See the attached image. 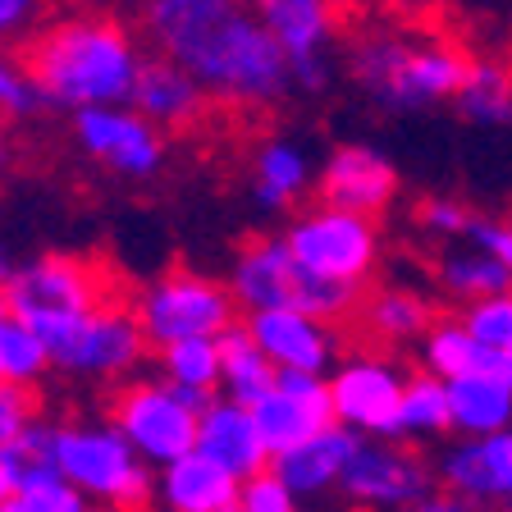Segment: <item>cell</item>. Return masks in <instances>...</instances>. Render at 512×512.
Wrapping results in <instances>:
<instances>
[{
    "label": "cell",
    "instance_id": "cell-1",
    "mask_svg": "<svg viewBox=\"0 0 512 512\" xmlns=\"http://www.w3.org/2000/svg\"><path fill=\"white\" fill-rule=\"evenodd\" d=\"M147 46L206 87L215 106L275 110L293 87L284 46L256 19L252 0H142Z\"/></svg>",
    "mask_w": 512,
    "mask_h": 512
},
{
    "label": "cell",
    "instance_id": "cell-2",
    "mask_svg": "<svg viewBox=\"0 0 512 512\" xmlns=\"http://www.w3.org/2000/svg\"><path fill=\"white\" fill-rule=\"evenodd\" d=\"M23 74L42 92L46 110L83 115V110L128 106L147 64L138 32L115 10H64L19 51Z\"/></svg>",
    "mask_w": 512,
    "mask_h": 512
},
{
    "label": "cell",
    "instance_id": "cell-3",
    "mask_svg": "<svg viewBox=\"0 0 512 512\" xmlns=\"http://www.w3.org/2000/svg\"><path fill=\"white\" fill-rule=\"evenodd\" d=\"M343 69L384 115H421L458 101L471 69V51L421 23L375 19L357 23L343 42Z\"/></svg>",
    "mask_w": 512,
    "mask_h": 512
},
{
    "label": "cell",
    "instance_id": "cell-4",
    "mask_svg": "<svg viewBox=\"0 0 512 512\" xmlns=\"http://www.w3.org/2000/svg\"><path fill=\"white\" fill-rule=\"evenodd\" d=\"M229 288H234L243 316L256 311H302L325 325H339L362 311V288H343L330 279L311 275L298 256L288 252L284 234H256L238 243L234 266H229Z\"/></svg>",
    "mask_w": 512,
    "mask_h": 512
},
{
    "label": "cell",
    "instance_id": "cell-5",
    "mask_svg": "<svg viewBox=\"0 0 512 512\" xmlns=\"http://www.w3.org/2000/svg\"><path fill=\"white\" fill-rule=\"evenodd\" d=\"M5 302H10L14 320H23L28 330L42 334V343H55L64 330H74L78 320L115 307L119 293L115 275L96 256L46 252L14 270Z\"/></svg>",
    "mask_w": 512,
    "mask_h": 512
},
{
    "label": "cell",
    "instance_id": "cell-6",
    "mask_svg": "<svg viewBox=\"0 0 512 512\" xmlns=\"http://www.w3.org/2000/svg\"><path fill=\"white\" fill-rule=\"evenodd\" d=\"M211 403H215L211 394L179 389V384H170L165 375H133V380L110 389L106 421L138 448L142 458L170 467V462L197 453L202 412Z\"/></svg>",
    "mask_w": 512,
    "mask_h": 512
},
{
    "label": "cell",
    "instance_id": "cell-7",
    "mask_svg": "<svg viewBox=\"0 0 512 512\" xmlns=\"http://www.w3.org/2000/svg\"><path fill=\"white\" fill-rule=\"evenodd\" d=\"M128 307H133L142 334L156 352L183 339H220V334L234 330L238 311H243L229 279L202 275V270L188 266H174L165 275L147 279Z\"/></svg>",
    "mask_w": 512,
    "mask_h": 512
},
{
    "label": "cell",
    "instance_id": "cell-8",
    "mask_svg": "<svg viewBox=\"0 0 512 512\" xmlns=\"http://www.w3.org/2000/svg\"><path fill=\"white\" fill-rule=\"evenodd\" d=\"M55 467L87 499H106L115 512H147L151 476L142 467V453L110 421H64L55 430Z\"/></svg>",
    "mask_w": 512,
    "mask_h": 512
},
{
    "label": "cell",
    "instance_id": "cell-9",
    "mask_svg": "<svg viewBox=\"0 0 512 512\" xmlns=\"http://www.w3.org/2000/svg\"><path fill=\"white\" fill-rule=\"evenodd\" d=\"M284 243L311 275L343 288H362V293L371 288L375 270L384 261V238L371 215L334 211V206L320 202L288 220Z\"/></svg>",
    "mask_w": 512,
    "mask_h": 512
},
{
    "label": "cell",
    "instance_id": "cell-10",
    "mask_svg": "<svg viewBox=\"0 0 512 512\" xmlns=\"http://www.w3.org/2000/svg\"><path fill=\"white\" fill-rule=\"evenodd\" d=\"M256 19L284 46L298 92H325L334 83V46L348 28V0H252Z\"/></svg>",
    "mask_w": 512,
    "mask_h": 512
},
{
    "label": "cell",
    "instance_id": "cell-11",
    "mask_svg": "<svg viewBox=\"0 0 512 512\" xmlns=\"http://www.w3.org/2000/svg\"><path fill=\"white\" fill-rule=\"evenodd\" d=\"M407 371L394 352L352 348L330 371V398L339 426L362 439H398V412H403Z\"/></svg>",
    "mask_w": 512,
    "mask_h": 512
},
{
    "label": "cell",
    "instance_id": "cell-12",
    "mask_svg": "<svg viewBox=\"0 0 512 512\" xmlns=\"http://www.w3.org/2000/svg\"><path fill=\"white\" fill-rule=\"evenodd\" d=\"M147 348L151 343L128 302H115V307L78 320L74 330H64L55 343H46L55 371L78 375V380H101V384L133 380Z\"/></svg>",
    "mask_w": 512,
    "mask_h": 512
},
{
    "label": "cell",
    "instance_id": "cell-13",
    "mask_svg": "<svg viewBox=\"0 0 512 512\" xmlns=\"http://www.w3.org/2000/svg\"><path fill=\"white\" fill-rule=\"evenodd\" d=\"M343 490L366 512H384V508L407 512L412 503L435 494L439 480H435V462L416 444H403V439H362L348 471H343Z\"/></svg>",
    "mask_w": 512,
    "mask_h": 512
},
{
    "label": "cell",
    "instance_id": "cell-14",
    "mask_svg": "<svg viewBox=\"0 0 512 512\" xmlns=\"http://www.w3.org/2000/svg\"><path fill=\"white\" fill-rule=\"evenodd\" d=\"M74 147L101 170H115L124 179H151L165 165V133L133 106H106L74 115Z\"/></svg>",
    "mask_w": 512,
    "mask_h": 512
},
{
    "label": "cell",
    "instance_id": "cell-15",
    "mask_svg": "<svg viewBox=\"0 0 512 512\" xmlns=\"http://www.w3.org/2000/svg\"><path fill=\"white\" fill-rule=\"evenodd\" d=\"M252 416H256L261 439H266V448L275 458L339 426L330 380H325V375H298V371H279L270 398H261V403L252 407Z\"/></svg>",
    "mask_w": 512,
    "mask_h": 512
},
{
    "label": "cell",
    "instance_id": "cell-16",
    "mask_svg": "<svg viewBox=\"0 0 512 512\" xmlns=\"http://www.w3.org/2000/svg\"><path fill=\"white\" fill-rule=\"evenodd\" d=\"M316 197L320 206H334V211H352V215H384L398 197V170L394 160L380 156L375 147L362 142H343L325 156L316 179Z\"/></svg>",
    "mask_w": 512,
    "mask_h": 512
},
{
    "label": "cell",
    "instance_id": "cell-17",
    "mask_svg": "<svg viewBox=\"0 0 512 512\" xmlns=\"http://www.w3.org/2000/svg\"><path fill=\"white\" fill-rule=\"evenodd\" d=\"M243 325L275 371L325 375L330 366H339V330L316 316H302V311H256V316H243Z\"/></svg>",
    "mask_w": 512,
    "mask_h": 512
},
{
    "label": "cell",
    "instance_id": "cell-18",
    "mask_svg": "<svg viewBox=\"0 0 512 512\" xmlns=\"http://www.w3.org/2000/svg\"><path fill=\"white\" fill-rule=\"evenodd\" d=\"M128 106L138 110L142 119H151L160 133H192L197 124H206L215 101L206 96V87L197 83L188 69H179L174 60L147 51V64H142Z\"/></svg>",
    "mask_w": 512,
    "mask_h": 512
},
{
    "label": "cell",
    "instance_id": "cell-19",
    "mask_svg": "<svg viewBox=\"0 0 512 512\" xmlns=\"http://www.w3.org/2000/svg\"><path fill=\"white\" fill-rule=\"evenodd\" d=\"M197 453L211 458L215 467H224L229 476H238L243 485L256 476H266L270 462H275V453H270L266 439H261V426H256L252 407H238V403H229V398H215L202 412Z\"/></svg>",
    "mask_w": 512,
    "mask_h": 512
},
{
    "label": "cell",
    "instance_id": "cell-20",
    "mask_svg": "<svg viewBox=\"0 0 512 512\" xmlns=\"http://www.w3.org/2000/svg\"><path fill=\"white\" fill-rule=\"evenodd\" d=\"M362 334L371 339V348L380 352H398V348H421L430 330H435V302L421 293V288L407 284H380L362 298Z\"/></svg>",
    "mask_w": 512,
    "mask_h": 512
},
{
    "label": "cell",
    "instance_id": "cell-21",
    "mask_svg": "<svg viewBox=\"0 0 512 512\" xmlns=\"http://www.w3.org/2000/svg\"><path fill=\"white\" fill-rule=\"evenodd\" d=\"M316 179L311 156L293 138H261V147L252 151V202L261 211H298Z\"/></svg>",
    "mask_w": 512,
    "mask_h": 512
},
{
    "label": "cell",
    "instance_id": "cell-22",
    "mask_svg": "<svg viewBox=\"0 0 512 512\" xmlns=\"http://www.w3.org/2000/svg\"><path fill=\"white\" fill-rule=\"evenodd\" d=\"M160 499L170 512H243V480L202 453L170 462L160 476Z\"/></svg>",
    "mask_w": 512,
    "mask_h": 512
},
{
    "label": "cell",
    "instance_id": "cell-23",
    "mask_svg": "<svg viewBox=\"0 0 512 512\" xmlns=\"http://www.w3.org/2000/svg\"><path fill=\"white\" fill-rule=\"evenodd\" d=\"M357 444H362V435L334 426V430H325V435L307 439V444L279 453V458L270 462V471H275L293 494H320V490H330V485H343V471H348Z\"/></svg>",
    "mask_w": 512,
    "mask_h": 512
},
{
    "label": "cell",
    "instance_id": "cell-24",
    "mask_svg": "<svg viewBox=\"0 0 512 512\" xmlns=\"http://www.w3.org/2000/svg\"><path fill=\"white\" fill-rule=\"evenodd\" d=\"M453 430L462 439H494L512 430V384L499 371H476L448 384Z\"/></svg>",
    "mask_w": 512,
    "mask_h": 512
},
{
    "label": "cell",
    "instance_id": "cell-25",
    "mask_svg": "<svg viewBox=\"0 0 512 512\" xmlns=\"http://www.w3.org/2000/svg\"><path fill=\"white\" fill-rule=\"evenodd\" d=\"M416 362H421L426 375L453 384V380L476 375V371H499V352L480 348L476 334L462 325V316H439L435 330H430L426 339H421V348H416Z\"/></svg>",
    "mask_w": 512,
    "mask_h": 512
},
{
    "label": "cell",
    "instance_id": "cell-26",
    "mask_svg": "<svg viewBox=\"0 0 512 512\" xmlns=\"http://www.w3.org/2000/svg\"><path fill=\"white\" fill-rule=\"evenodd\" d=\"M435 288L458 307H476L485 298H499L512 288V275L494 261V256L476 252L471 243H453L435 256Z\"/></svg>",
    "mask_w": 512,
    "mask_h": 512
},
{
    "label": "cell",
    "instance_id": "cell-27",
    "mask_svg": "<svg viewBox=\"0 0 512 512\" xmlns=\"http://www.w3.org/2000/svg\"><path fill=\"white\" fill-rule=\"evenodd\" d=\"M453 110L480 128H508L512 124V60H503V55H471L467 83H462Z\"/></svg>",
    "mask_w": 512,
    "mask_h": 512
},
{
    "label": "cell",
    "instance_id": "cell-28",
    "mask_svg": "<svg viewBox=\"0 0 512 512\" xmlns=\"http://www.w3.org/2000/svg\"><path fill=\"white\" fill-rule=\"evenodd\" d=\"M220 357H224L220 389H224V398H229V403L256 407L261 398H270V389H275L279 371L266 362V352L256 348V339L247 334L243 320H238L229 334H220Z\"/></svg>",
    "mask_w": 512,
    "mask_h": 512
},
{
    "label": "cell",
    "instance_id": "cell-29",
    "mask_svg": "<svg viewBox=\"0 0 512 512\" xmlns=\"http://www.w3.org/2000/svg\"><path fill=\"white\" fill-rule=\"evenodd\" d=\"M435 480H439V490L458 494V499L490 503V508L503 503L485 439H453V444H444V453L435 458Z\"/></svg>",
    "mask_w": 512,
    "mask_h": 512
},
{
    "label": "cell",
    "instance_id": "cell-30",
    "mask_svg": "<svg viewBox=\"0 0 512 512\" xmlns=\"http://www.w3.org/2000/svg\"><path fill=\"white\" fill-rule=\"evenodd\" d=\"M453 435V403H448V384L435 375L416 371L407 375L403 412H398V439L403 444H430V439Z\"/></svg>",
    "mask_w": 512,
    "mask_h": 512
},
{
    "label": "cell",
    "instance_id": "cell-31",
    "mask_svg": "<svg viewBox=\"0 0 512 512\" xmlns=\"http://www.w3.org/2000/svg\"><path fill=\"white\" fill-rule=\"evenodd\" d=\"M224 357H220V339H183L160 348V375L179 389H192V394H211L220 384Z\"/></svg>",
    "mask_w": 512,
    "mask_h": 512
},
{
    "label": "cell",
    "instance_id": "cell-32",
    "mask_svg": "<svg viewBox=\"0 0 512 512\" xmlns=\"http://www.w3.org/2000/svg\"><path fill=\"white\" fill-rule=\"evenodd\" d=\"M0 371L10 384H28V389H37V380L51 371V352H46L42 334L14 316L0 325Z\"/></svg>",
    "mask_w": 512,
    "mask_h": 512
},
{
    "label": "cell",
    "instance_id": "cell-33",
    "mask_svg": "<svg viewBox=\"0 0 512 512\" xmlns=\"http://www.w3.org/2000/svg\"><path fill=\"white\" fill-rule=\"evenodd\" d=\"M480 211H471L462 197H448V192H435V197H421V202L412 206V224L421 229L426 238H435V243L453 247V243H467L471 224H476Z\"/></svg>",
    "mask_w": 512,
    "mask_h": 512
},
{
    "label": "cell",
    "instance_id": "cell-34",
    "mask_svg": "<svg viewBox=\"0 0 512 512\" xmlns=\"http://www.w3.org/2000/svg\"><path fill=\"white\" fill-rule=\"evenodd\" d=\"M19 499L32 512H92L87 508V494L78 485H69L60 476V467H42V471H32V476H23Z\"/></svg>",
    "mask_w": 512,
    "mask_h": 512
},
{
    "label": "cell",
    "instance_id": "cell-35",
    "mask_svg": "<svg viewBox=\"0 0 512 512\" xmlns=\"http://www.w3.org/2000/svg\"><path fill=\"white\" fill-rule=\"evenodd\" d=\"M55 430L60 426H51V421H32L19 439L0 444V462L14 471V480L32 476V471H42V467H55Z\"/></svg>",
    "mask_w": 512,
    "mask_h": 512
},
{
    "label": "cell",
    "instance_id": "cell-36",
    "mask_svg": "<svg viewBox=\"0 0 512 512\" xmlns=\"http://www.w3.org/2000/svg\"><path fill=\"white\" fill-rule=\"evenodd\" d=\"M462 325L476 334L480 348L512 352V288L499 293V298L476 302V307H462Z\"/></svg>",
    "mask_w": 512,
    "mask_h": 512
},
{
    "label": "cell",
    "instance_id": "cell-37",
    "mask_svg": "<svg viewBox=\"0 0 512 512\" xmlns=\"http://www.w3.org/2000/svg\"><path fill=\"white\" fill-rule=\"evenodd\" d=\"M51 19L55 0H0V51H23Z\"/></svg>",
    "mask_w": 512,
    "mask_h": 512
},
{
    "label": "cell",
    "instance_id": "cell-38",
    "mask_svg": "<svg viewBox=\"0 0 512 512\" xmlns=\"http://www.w3.org/2000/svg\"><path fill=\"white\" fill-rule=\"evenodd\" d=\"M37 110H46L42 92L32 87V78L23 74V64L10 51H0V115L5 119H32Z\"/></svg>",
    "mask_w": 512,
    "mask_h": 512
},
{
    "label": "cell",
    "instance_id": "cell-39",
    "mask_svg": "<svg viewBox=\"0 0 512 512\" xmlns=\"http://www.w3.org/2000/svg\"><path fill=\"white\" fill-rule=\"evenodd\" d=\"M32 421H42V403H37V389L28 384H10L0 380V444L19 439Z\"/></svg>",
    "mask_w": 512,
    "mask_h": 512
},
{
    "label": "cell",
    "instance_id": "cell-40",
    "mask_svg": "<svg viewBox=\"0 0 512 512\" xmlns=\"http://www.w3.org/2000/svg\"><path fill=\"white\" fill-rule=\"evenodd\" d=\"M467 243L476 247V252L494 256V261L512 275V215H476Z\"/></svg>",
    "mask_w": 512,
    "mask_h": 512
},
{
    "label": "cell",
    "instance_id": "cell-41",
    "mask_svg": "<svg viewBox=\"0 0 512 512\" xmlns=\"http://www.w3.org/2000/svg\"><path fill=\"white\" fill-rule=\"evenodd\" d=\"M293 499H298V494L288 490L275 471H266V476H256L243 485V512H298Z\"/></svg>",
    "mask_w": 512,
    "mask_h": 512
},
{
    "label": "cell",
    "instance_id": "cell-42",
    "mask_svg": "<svg viewBox=\"0 0 512 512\" xmlns=\"http://www.w3.org/2000/svg\"><path fill=\"white\" fill-rule=\"evenodd\" d=\"M375 10H384V19H403V23H421L435 19L444 10V0H371Z\"/></svg>",
    "mask_w": 512,
    "mask_h": 512
},
{
    "label": "cell",
    "instance_id": "cell-43",
    "mask_svg": "<svg viewBox=\"0 0 512 512\" xmlns=\"http://www.w3.org/2000/svg\"><path fill=\"white\" fill-rule=\"evenodd\" d=\"M485 448H490V462H494V476H499L503 503H512V430H503V435L485 439Z\"/></svg>",
    "mask_w": 512,
    "mask_h": 512
},
{
    "label": "cell",
    "instance_id": "cell-44",
    "mask_svg": "<svg viewBox=\"0 0 512 512\" xmlns=\"http://www.w3.org/2000/svg\"><path fill=\"white\" fill-rule=\"evenodd\" d=\"M407 512H499V508H490V503L458 499V494H448V490H435V494H426L421 503H412Z\"/></svg>",
    "mask_w": 512,
    "mask_h": 512
},
{
    "label": "cell",
    "instance_id": "cell-45",
    "mask_svg": "<svg viewBox=\"0 0 512 512\" xmlns=\"http://www.w3.org/2000/svg\"><path fill=\"white\" fill-rule=\"evenodd\" d=\"M10 160H14V133H10V119L0 115V174L10 170Z\"/></svg>",
    "mask_w": 512,
    "mask_h": 512
},
{
    "label": "cell",
    "instance_id": "cell-46",
    "mask_svg": "<svg viewBox=\"0 0 512 512\" xmlns=\"http://www.w3.org/2000/svg\"><path fill=\"white\" fill-rule=\"evenodd\" d=\"M10 499H19V480H14V471L0 462V508H5Z\"/></svg>",
    "mask_w": 512,
    "mask_h": 512
},
{
    "label": "cell",
    "instance_id": "cell-47",
    "mask_svg": "<svg viewBox=\"0 0 512 512\" xmlns=\"http://www.w3.org/2000/svg\"><path fill=\"white\" fill-rule=\"evenodd\" d=\"M14 270H19V266H14L10 256H5V247H0V293H5V288H10V279H14Z\"/></svg>",
    "mask_w": 512,
    "mask_h": 512
},
{
    "label": "cell",
    "instance_id": "cell-48",
    "mask_svg": "<svg viewBox=\"0 0 512 512\" xmlns=\"http://www.w3.org/2000/svg\"><path fill=\"white\" fill-rule=\"evenodd\" d=\"M92 10H115V5H142V0H87Z\"/></svg>",
    "mask_w": 512,
    "mask_h": 512
},
{
    "label": "cell",
    "instance_id": "cell-49",
    "mask_svg": "<svg viewBox=\"0 0 512 512\" xmlns=\"http://www.w3.org/2000/svg\"><path fill=\"white\" fill-rule=\"evenodd\" d=\"M499 375L512 384V352H499Z\"/></svg>",
    "mask_w": 512,
    "mask_h": 512
},
{
    "label": "cell",
    "instance_id": "cell-50",
    "mask_svg": "<svg viewBox=\"0 0 512 512\" xmlns=\"http://www.w3.org/2000/svg\"><path fill=\"white\" fill-rule=\"evenodd\" d=\"M0 512H32V508H28V503H23V499H10V503H5V508H0Z\"/></svg>",
    "mask_w": 512,
    "mask_h": 512
},
{
    "label": "cell",
    "instance_id": "cell-51",
    "mask_svg": "<svg viewBox=\"0 0 512 512\" xmlns=\"http://www.w3.org/2000/svg\"><path fill=\"white\" fill-rule=\"evenodd\" d=\"M10 320V302H5V293H0V325Z\"/></svg>",
    "mask_w": 512,
    "mask_h": 512
},
{
    "label": "cell",
    "instance_id": "cell-52",
    "mask_svg": "<svg viewBox=\"0 0 512 512\" xmlns=\"http://www.w3.org/2000/svg\"><path fill=\"white\" fill-rule=\"evenodd\" d=\"M0 380H5V371H0Z\"/></svg>",
    "mask_w": 512,
    "mask_h": 512
},
{
    "label": "cell",
    "instance_id": "cell-53",
    "mask_svg": "<svg viewBox=\"0 0 512 512\" xmlns=\"http://www.w3.org/2000/svg\"><path fill=\"white\" fill-rule=\"evenodd\" d=\"M508 512H512V503H508Z\"/></svg>",
    "mask_w": 512,
    "mask_h": 512
}]
</instances>
